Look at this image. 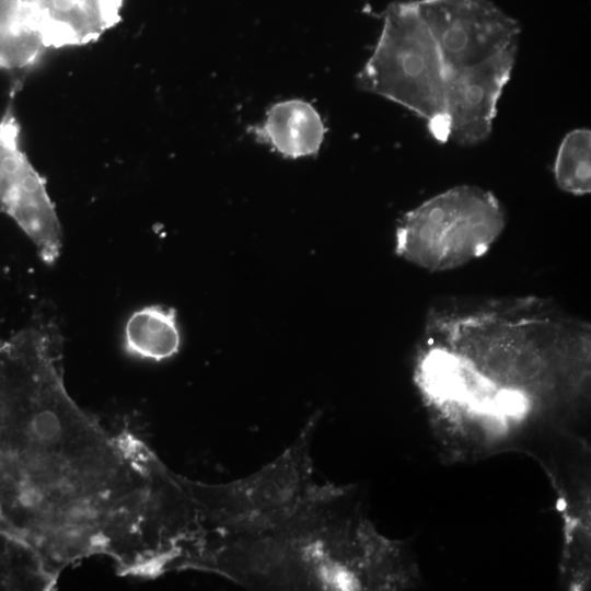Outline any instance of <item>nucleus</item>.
<instances>
[{
  "instance_id": "1",
  "label": "nucleus",
  "mask_w": 591,
  "mask_h": 591,
  "mask_svg": "<svg viewBox=\"0 0 591 591\" xmlns=\"http://www.w3.org/2000/svg\"><path fill=\"white\" fill-rule=\"evenodd\" d=\"M147 479L137 437L111 432L68 393L57 328H28L0 360V530L57 576L95 555L119 566Z\"/></svg>"
},
{
  "instance_id": "2",
  "label": "nucleus",
  "mask_w": 591,
  "mask_h": 591,
  "mask_svg": "<svg viewBox=\"0 0 591 591\" xmlns=\"http://www.w3.org/2000/svg\"><path fill=\"white\" fill-rule=\"evenodd\" d=\"M335 486L265 525L205 530L181 570L221 576L254 590L387 589L401 579L398 549Z\"/></svg>"
},
{
  "instance_id": "3",
  "label": "nucleus",
  "mask_w": 591,
  "mask_h": 591,
  "mask_svg": "<svg viewBox=\"0 0 591 591\" xmlns=\"http://www.w3.org/2000/svg\"><path fill=\"white\" fill-rule=\"evenodd\" d=\"M439 47L449 140L475 146L491 134L518 54L520 26L490 0H417Z\"/></svg>"
},
{
  "instance_id": "4",
  "label": "nucleus",
  "mask_w": 591,
  "mask_h": 591,
  "mask_svg": "<svg viewBox=\"0 0 591 591\" xmlns=\"http://www.w3.org/2000/svg\"><path fill=\"white\" fill-rule=\"evenodd\" d=\"M320 422V414L313 415L281 454L245 477L219 484L185 477L196 505L199 533L269 524L328 493L334 485L316 482L311 455Z\"/></svg>"
},
{
  "instance_id": "5",
  "label": "nucleus",
  "mask_w": 591,
  "mask_h": 591,
  "mask_svg": "<svg viewBox=\"0 0 591 591\" xmlns=\"http://www.w3.org/2000/svg\"><path fill=\"white\" fill-rule=\"evenodd\" d=\"M357 84L424 119L437 141L449 140L442 59L417 0L386 8L381 34Z\"/></svg>"
},
{
  "instance_id": "6",
  "label": "nucleus",
  "mask_w": 591,
  "mask_h": 591,
  "mask_svg": "<svg viewBox=\"0 0 591 591\" xmlns=\"http://www.w3.org/2000/svg\"><path fill=\"white\" fill-rule=\"evenodd\" d=\"M505 224V211L493 193L461 185L403 216L395 252L421 268L448 270L484 255Z\"/></svg>"
},
{
  "instance_id": "7",
  "label": "nucleus",
  "mask_w": 591,
  "mask_h": 591,
  "mask_svg": "<svg viewBox=\"0 0 591 591\" xmlns=\"http://www.w3.org/2000/svg\"><path fill=\"white\" fill-rule=\"evenodd\" d=\"M15 92L0 117V208L32 241L40 259L53 265L62 246L61 224L45 178L22 148Z\"/></svg>"
},
{
  "instance_id": "8",
  "label": "nucleus",
  "mask_w": 591,
  "mask_h": 591,
  "mask_svg": "<svg viewBox=\"0 0 591 591\" xmlns=\"http://www.w3.org/2000/svg\"><path fill=\"white\" fill-rule=\"evenodd\" d=\"M46 47H81L99 40L121 20L125 0H21Z\"/></svg>"
},
{
  "instance_id": "9",
  "label": "nucleus",
  "mask_w": 591,
  "mask_h": 591,
  "mask_svg": "<svg viewBox=\"0 0 591 591\" xmlns=\"http://www.w3.org/2000/svg\"><path fill=\"white\" fill-rule=\"evenodd\" d=\"M248 131L282 157L298 159L318 152L326 128L310 103L293 99L274 104Z\"/></svg>"
},
{
  "instance_id": "10",
  "label": "nucleus",
  "mask_w": 591,
  "mask_h": 591,
  "mask_svg": "<svg viewBox=\"0 0 591 591\" xmlns=\"http://www.w3.org/2000/svg\"><path fill=\"white\" fill-rule=\"evenodd\" d=\"M123 346L129 356L142 360L172 358L181 347L175 311L162 305H148L135 311L124 326Z\"/></svg>"
},
{
  "instance_id": "11",
  "label": "nucleus",
  "mask_w": 591,
  "mask_h": 591,
  "mask_svg": "<svg viewBox=\"0 0 591 591\" xmlns=\"http://www.w3.org/2000/svg\"><path fill=\"white\" fill-rule=\"evenodd\" d=\"M47 50L24 3L21 0H0V69L31 70Z\"/></svg>"
},
{
  "instance_id": "12",
  "label": "nucleus",
  "mask_w": 591,
  "mask_h": 591,
  "mask_svg": "<svg viewBox=\"0 0 591 591\" xmlns=\"http://www.w3.org/2000/svg\"><path fill=\"white\" fill-rule=\"evenodd\" d=\"M557 186L569 194L581 196L591 190V132L577 128L561 140L554 163Z\"/></svg>"
}]
</instances>
